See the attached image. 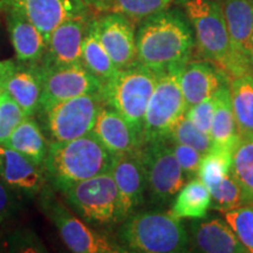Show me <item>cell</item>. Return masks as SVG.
Masks as SVG:
<instances>
[{
  "mask_svg": "<svg viewBox=\"0 0 253 253\" xmlns=\"http://www.w3.org/2000/svg\"><path fill=\"white\" fill-rule=\"evenodd\" d=\"M186 65L173 66L157 73V82L148 103L142 143L168 141L186 113L181 75Z\"/></svg>",
  "mask_w": 253,
  "mask_h": 253,
  "instance_id": "5b68a950",
  "label": "cell"
},
{
  "mask_svg": "<svg viewBox=\"0 0 253 253\" xmlns=\"http://www.w3.org/2000/svg\"><path fill=\"white\" fill-rule=\"evenodd\" d=\"M2 11L14 9L39 30L46 41L59 25L71 18L89 14L84 0H0Z\"/></svg>",
  "mask_w": 253,
  "mask_h": 253,
  "instance_id": "4fadbf2b",
  "label": "cell"
},
{
  "mask_svg": "<svg viewBox=\"0 0 253 253\" xmlns=\"http://www.w3.org/2000/svg\"><path fill=\"white\" fill-rule=\"evenodd\" d=\"M43 209L49 219L54 223L62 242L75 253H116L126 252L121 246L108 237L94 231L63 207L54 197L42 199Z\"/></svg>",
  "mask_w": 253,
  "mask_h": 253,
  "instance_id": "8fae6325",
  "label": "cell"
},
{
  "mask_svg": "<svg viewBox=\"0 0 253 253\" xmlns=\"http://www.w3.org/2000/svg\"><path fill=\"white\" fill-rule=\"evenodd\" d=\"M230 172L242 189L246 203L253 204V138L239 137L232 150Z\"/></svg>",
  "mask_w": 253,
  "mask_h": 253,
  "instance_id": "83f0119b",
  "label": "cell"
},
{
  "mask_svg": "<svg viewBox=\"0 0 253 253\" xmlns=\"http://www.w3.org/2000/svg\"><path fill=\"white\" fill-rule=\"evenodd\" d=\"M175 0H95L94 6L106 13H119L131 20L144 18L164 11Z\"/></svg>",
  "mask_w": 253,
  "mask_h": 253,
  "instance_id": "f1b7e54d",
  "label": "cell"
},
{
  "mask_svg": "<svg viewBox=\"0 0 253 253\" xmlns=\"http://www.w3.org/2000/svg\"><path fill=\"white\" fill-rule=\"evenodd\" d=\"M90 134L113 156L130 153L141 147V140L129 123L110 107L103 104Z\"/></svg>",
  "mask_w": 253,
  "mask_h": 253,
  "instance_id": "d6986e66",
  "label": "cell"
},
{
  "mask_svg": "<svg viewBox=\"0 0 253 253\" xmlns=\"http://www.w3.org/2000/svg\"><path fill=\"white\" fill-rule=\"evenodd\" d=\"M230 94L239 137L253 138V75L230 79Z\"/></svg>",
  "mask_w": 253,
  "mask_h": 253,
  "instance_id": "d4e9b609",
  "label": "cell"
},
{
  "mask_svg": "<svg viewBox=\"0 0 253 253\" xmlns=\"http://www.w3.org/2000/svg\"><path fill=\"white\" fill-rule=\"evenodd\" d=\"M214 106H216V97L214 94L209 99L202 101L194 107L186 110L185 116L191 120V122L201 129L205 134H210L211 123H212Z\"/></svg>",
  "mask_w": 253,
  "mask_h": 253,
  "instance_id": "d590c367",
  "label": "cell"
},
{
  "mask_svg": "<svg viewBox=\"0 0 253 253\" xmlns=\"http://www.w3.org/2000/svg\"><path fill=\"white\" fill-rule=\"evenodd\" d=\"M170 140L190 145V147L198 150L203 156L212 149V141H211L210 136L202 131L201 129H198L191 122V120L186 118L185 115L183 116L181 121L177 123Z\"/></svg>",
  "mask_w": 253,
  "mask_h": 253,
  "instance_id": "d6a6232c",
  "label": "cell"
},
{
  "mask_svg": "<svg viewBox=\"0 0 253 253\" xmlns=\"http://www.w3.org/2000/svg\"><path fill=\"white\" fill-rule=\"evenodd\" d=\"M81 63L102 84L109 81L119 72L97 37L93 25V19H90L82 43Z\"/></svg>",
  "mask_w": 253,
  "mask_h": 253,
  "instance_id": "4316f807",
  "label": "cell"
},
{
  "mask_svg": "<svg viewBox=\"0 0 253 253\" xmlns=\"http://www.w3.org/2000/svg\"><path fill=\"white\" fill-rule=\"evenodd\" d=\"M32 118L33 116H26L19 123L4 144L43 167L49 144L40 126Z\"/></svg>",
  "mask_w": 253,
  "mask_h": 253,
  "instance_id": "cb8c5ba5",
  "label": "cell"
},
{
  "mask_svg": "<svg viewBox=\"0 0 253 253\" xmlns=\"http://www.w3.org/2000/svg\"><path fill=\"white\" fill-rule=\"evenodd\" d=\"M211 205V195L199 177L185 184L175 199L170 213L177 219H202L208 214Z\"/></svg>",
  "mask_w": 253,
  "mask_h": 253,
  "instance_id": "484cf974",
  "label": "cell"
},
{
  "mask_svg": "<svg viewBox=\"0 0 253 253\" xmlns=\"http://www.w3.org/2000/svg\"><path fill=\"white\" fill-rule=\"evenodd\" d=\"M221 9L229 33L232 59L229 79L252 74L253 0H223Z\"/></svg>",
  "mask_w": 253,
  "mask_h": 253,
  "instance_id": "7c38bea8",
  "label": "cell"
},
{
  "mask_svg": "<svg viewBox=\"0 0 253 253\" xmlns=\"http://www.w3.org/2000/svg\"><path fill=\"white\" fill-rule=\"evenodd\" d=\"M9 186L0 178V221L9 216L13 210V195L9 192Z\"/></svg>",
  "mask_w": 253,
  "mask_h": 253,
  "instance_id": "8d00e7d4",
  "label": "cell"
},
{
  "mask_svg": "<svg viewBox=\"0 0 253 253\" xmlns=\"http://www.w3.org/2000/svg\"><path fill=\"white\" fill-rule=\"evenodd\" d=\"M120 240L129 251L176 253L188 250L189 238L179 219L171 213L142 212L126 218Z\"/></svg>",
  "mask_w": 253,
  "mask_h": 253,
  "instance_id": "277c9868",
  "label": "cell"
},
{
  "mask_svg": "<svg viewBox=\"0 0 253 253\" xmlns=\"http://www.w3.org/2000/svg\"><path fill=\"white\" fill-rule=\"evenodd\" d=\"M140 153L154 203H166L184 186L185 176L170 140L143 143Z\"/></svg>",
  "mask_w": 253,
  "mask_h": 253,
  "instance_id": "9c48e42d",
  "label": "cell"
},
{
  "mask_svg": "<svg viewBox=\"0 0 253 253\" xmlns=\"http://www.w3.org/2000/svg\"><path fill=\"white\" fill-rule=\"evenodd\" d=\"M0 91L14 100L27 116H33L39 108L41 94V75L38 63L0 60Z\"/></svg>",
  "mask_w": 253,
  "mask_h": 253,
  "instance_id": "9a60e30c",
  "label": "cell"
},
{
  "mask_svg": "<svg viewBox=\"0 0 253 253\" xmlns=\"http://www.w3.org/2000/svg\"><path fill=\"white\" fill-rule=\"evenodd\" d=\"M209 191L211 195V209L227 211L246 204L242 189L231 172L227 173L217 185L209 189Z\"/></svg>",
  "mask_w": 253,
  "mask_h": 253,
  "instance_id": "4dcf8cb0",
  "label": "cell"
},
{
  "mask_svg": "<svg viewBox=\"0 0 253 253\" xmlns=\"http://www.w3.org/2000/svg\"><path fill=\"white\" fill-rule=\"evenodd\" d=\"M0 178L11 189L28 196L41 192L47 181L42 166L5 144H0Z\"/></svg>",
  "mask_w": 253,
  "mask_h": 253,
  "instance_id": "ac0fdd59",
  "label": "cell"
},
{
  "mask_svg": "<svg viewBox=\"0 0 253 253\" xmlns=\"http://www.w3.org/2000/svg\"><path fill=\"white\" fill-rule=\"evenodd\" d=\"M84 1H86V2H87V4H88V5H89V6H91V5H93V4H94V1H95V0H84Z\"/></svg>",
  "mask_w": 253,
  "mask_h": 253,
  "instance_id": "f35d334b",
  "label": "cell"
},
{
  "mask_svg": "<svg viewBox=\"0 0 253 253\" xmlns=\"http://www.w3.org/2000/svg\"><path fill=\"white\" fill-rule=\"evenodd\" d=\"M12 46L18 61L37 65L45 54L47 41L42 33L23 14L14 9L5 11Z\"/></svg>",
  "mask_w": 253,
  "mask_h": 253,
  "instance_id": "ffe728a7",
  "label": "cell"
},
{
  "mask_svg": "<svg viewBox=\"0 0 253 253\" xmlns=\"http://www.w3.org/2000/svg\"><path fill=\"white\" fill-rule=\"evenodd\" d=\"M39 66L41 94L39 108L43 113L53 104L81 95L102 94L103 84L90 74L82 63L59 67Z\"/></svg>",
  "mask_w": 253,
  "mask_h": 253,
  "instance_id": "30bf717a",
  "label": "cell"
},
{
  "mask_svg": "<svg viewBox=\"0 0 253 253\" xmlns=\"http://www.w3.org/2000/svg\"><path fill=\"white\" fill-rule=\"evenodd\" d=\"M103 104L100 94L81 95L53 104L42 113L52 141H71L90 134Z\"/></svg>",
  "mask_w": 253,
  "mask_h": 253,
  "instance_id": "ba28073f",
  "label": "cell"
},
{
  "mask_svg": "<svg viewBox=\"0 0 253 253\" xmlns=\"http://www.w3.org/2000/svg\"><path fill=\"white\" fill-rule=\"evenodd\" d=\"M229 78L224 72L216 71L204 62L188 63L181 75V87L186 110L216 93L221 82Z\"/></svg>",
  "mask_w": 253,
  "mask_h": 253,
  "instance_id": "44dd1931",
  "label": "cell"
},
{
  "mask_svg": "<svg viewBox=\"0 0 253 253\" xmlns=\"http://www.w3.org/2000/svg\"><path fill=\"white\" fill-rule=\"evenodd\" d=\"M26 116V113L14 100L0 91V144L5 143L15 126Z\"/></svg>",
  "mask_w": 253,
  "mask_h": 253,
  "instance_id": "836d02e7",
  "label": "cell"
},
{
  "mask_svg": "<svg viewBox=\"0 0 253 253\" xmlns=\"http://www.w3.org/2000/svg\"><path fill=\"white\" fill-rule=\"evenodd\" d=\"M251 68H252V75H253V36H252V46H251Z\"/></svg>",
  "mask_w": 253,
  "mask_h": 253,
  "instance_id": "74e56055",
  "label": "cell"
},
{
  "mask_svg": "<svg viewBox=\"0 0 253 253\" xmlns=\"http://www.w3.org/2000/svg\"><path fill=\"white\" fill-rule=\"evenodd\" d=\"M232 151L212 148L202 157L198 176L208 189L213 188L230 172Z\"/></svg>",
  "mask_w": 253,
  "mask_h": 253,
  "instance_id": "f546056e",
  "label": "cell"
},
{
  "mask_svg": "<svg viewBox=\"0 0 253 253\" xmlns=\"http://www.w3.org/2000/svg\"><path fill=\"white\" fill-rule=\"evenodd\" d=\"M97 37L119 71L137 62L136 34L130 19L119 13H107L93 19Z\"/></svg>",
  "mask_w": 253,
  "mask_h": 253,
  "instance_id": "2e32d148",
  "label": "cell"
},
{
  "mask_svg": "<svg viewBox=\"0 0 253 253\" xmlns=\"http://www.w3.org/2000/svg\"><path fill=\"white\" fill-rule=\"evenodd\" d=\"M214 97L216 106L209 136L212 141V148L232 151L239 140V134L231 104L229 78L221 82Z\"/></svg>",
  "mask_w": 253,
  "mask_h": 253,
  "instance_id": "603a6c76",
  "label": "cell"
},
{
  "mask_svg": "<svg viewBox=\"0 0 253 253\" xmlns=\"http://www.w3.org/2000/svg\"><path fill=\"white\" fill-rule=\"evenodd\" d=\"M112 173L119 191L118 221L126 220L143 203L147 178L140 148L130 153L114 156Z\"/></svg>",
  "mask_w": 253,
  "mask_h": 253,
  "instance_id": "5bb4252c",
  "label": "cell"
},
{
  "mask_svg": "<svg viewBox=\"0 0 253 253\" xmlns=\"http://www.w3.org/2000/svg\"><path fill=\"white\" fill-rule=\"evenodd\" d=\"M172 145L173 153L181 164V168L184 173L185 178H195L198 175L199 166H201V161L203 155L196 150L195 148L190 147V145L178 143V142H173L170 140Z\"/></svg>",
  "mask_w": 253,
  "mask_h": 253,
  "instance_id": "e575fe53",
  "label": "cell"
},
{
  "mask_svg": "<svg viewBox=\"0 0 253 253\" xmlns=\"http://www.w3.org/2000/svg\"><path fill=\"white\" fill-rule=\"evenodd\" d=\"M114 156L93 134L71 141H52L43 162L47 178L61 190L110 171Z\"/></svg>",
  "mask_w": 253,
  "mask_h": 253,
  "instance_id": "7a4b0ae2",
  "label": "cell"
},
{
  "mask_svg": "<svg viewBox=\"0 0 253 253\" xmlns=\"http://www.w3.org/2000/svg\"><path fill=\"white\" fill-rule=\"evenodd\" d=\"M157 82V73L136 62L119 71L103 84L102 99L106 106L116 110L140 137L142 143L145 113Z\"/></svg>",
  "mask_w": 253,
  "mask_h": 253,
  "instance_id": "3957f363",
  "label": "cell"
},
{
  "mask_svg": "<svg viewBox=\"0 0 253 253\" xmlns=\"http://www.w3.org/2000/svg\"><path fill=\"white\" fill-rule=\"evenodd\" d=\"M225 221L232 229L243 245L253 253V207H238L232 210L220 211Z\"/></svg>",
  "mask_w": 253,
  "mask_h": 253,
  "instance_id": "1f68e13d",
  "label": "cell"
},
{
  "mask_svg": "<svg viewBox=\"0 0 253 253\" xmlns=\"http://www.w3.org/2000/svg\"><path fill=\"white\" fill-rule=\"evenodd\" d=\"M192 242L199 252L207 253H246L236 233L225 221L213 219L194 223L191 226Z\"/></svg>",
  "mask_w": 253,
  "mask_h": 253,
  "instance_id": "7402d4cb",
  "label": "cell"
},
{
  "mask_svg": "<svg viewBox=\"0 0 253 253\" xmlns=\"http://www.w3.org/2000/svg\"><path fill=\"white\" fill-rule=\"evenodd\" d=\"M60 191L71 207L88 223L118 221L119 191L112 170L74 183Z\"/></svg>",
  "mask_w": 253,
  "mask_h": 253,
  "instance_id": "52a82bcc",
  "label": "cell"
},
{
  "mask_svg": "<svg viewBox=\"0 0 253 253\" xmlns=\"http://www.w3.org/2000/svg\"><path fill=\"white\" fill-rule=\"evenodd\" d=\"M195 30L199 52L229 77L231 47L221 5L214 0H178Z\"/></svg>",
  "mask_w": 253,
  "mask_h": 253,
  "instance_id": "8992f818",
  "label": "cell"
},
{
  "mask_svg": "<svg viewBox=\"0 0 253 253\" xmlns=\"http://www.w3.org/2000/svg\"><path fill=\"white\" fill-rule=\"evenodd\" d=\"M194 45L191 28L176 9L144 18L136 33L137 61L156 73L188 65Z\"/></svg>",
  "mask_w": 253,
  "mask_h": 253,
  "instance_id": "6da1fadb",
  "label": "cell"
},
{
  "mask_svg": "<svg viewBox=\"0 0 253 253\" xmlns=\"http://www.w3.org/2000/svg\"><path fill=\"white\" fill-rule=\"evenodd\" d=\"M89 14L71 18L50 34L45 54L39 62L42 67H59L81 63L82 43L90 21Z\"/></svg>",
  "mask_w": 253,
  "mask_h": 253,
  "instance_id": "e0dca14e",
  "label": "cell"
}]
</instances>
